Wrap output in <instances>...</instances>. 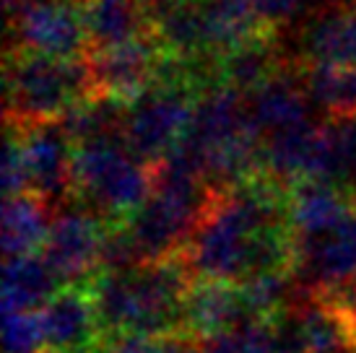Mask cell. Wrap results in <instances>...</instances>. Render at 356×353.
Here are the masks:
<instances>
[{
  "label": "cell",
  "instance_id": "6da1fadb",
  "mask_svg": "<svg viewBox=\"0 0 356 353\" xmlns=\"http://www.w3.org/2000/svg\"><path fill=\"white\" fill-rule=\"evenodd\" d=\"M289 190L273 176L257 174L216 192L182 255L190 273L198 281L227 284L273 270L294 273L297 239L289 224Z\"/></svg>",
  "mask_w": 356,
  "mask_h": 353
},
{
  "label": "cell",
  "instance_id": "7a4b0ae2",
  "mask_svg": "<svg viewBox=\"0 0 356 353\" xmlns=\"http://www.w3.org/2000/svg\"><path fill=\"white\" fill-rule=\"evenodd\" d=\"M190 286L193 273L179 255L128 270H104L89 288L107 338L128 333L159 338L182 330Z\"/></svg>",
  "mask_w": 356,
  "mask_h": 353
},
{
  "label": "cell",
  "instance_id": "3957f363",
  "mask_svg": "<svg viewBox=\"0 0 356 353\" xmlns=\"http://www.w3.org/2000/svg\"><path fill=\"white\" fill-rule=\"evenodd\" d=\"M94 94L89 60H60L34 52H8L6 107L8 122H58Z\"/></svg>",
  "mask_w": 356,
  "mask_h": 353
},
{
  "label": "cell",
  "instance_id": "277c9868",
  "mask_svg": "<svg viewBox=\"0 0 356 353\" xmlns=\"http://www.w3.org/2000/svg\"><path fill=\"white\" fill-rule=\"evenodd\" d=\"M154 192V167L128 148L125 138L76 146L73 197L107 224L125 221Z\"/></svg>",
  "mask_w": 356,
  "mask_h": 353
},
{
  "label": "cell",
  "instance_id": "5b68a950",
  "mask_svg": "<svg viewBox=\"0 0 356 353\" xmlns=\"http://www.w3.org/2000/svg\"><path fill=\"white\" fill-rule=\"evenodd\" d=\"M198 94L190 86L154 83L149 91L128 101L122 138L146 164H156L185 138Z\"/></svg>",
  "mask_w": 356,
  "mask_h": 353
},
{
  "label": "cell",
  "instance_id": "8992f818",
  "mask_svg": "<svg viewBox=\"0 0 356 353\" xmlns=\"http://www.w3.org/2000/svg\"><path fill=\"white\" fill-rule=\"evenodd\" d=\"M107 221L86 206H70L52 216L50 234L42 247L63 288L91 286L104 270V236Z\"/></svg>",
  "mask_w": 356,
  "mask_h": 353
},
{
  "label": "cell",
  "instance_id": "52a82bcc",
  "mask_svg": "<svg viewBox=\"0 0 356 353\" xmlns=\"http://www.w3.org/2000/svg\"><path fill=\"white\" fill-rule=\"evenodd\" d=\"M89 49L83 3L58 0L10 13L8 52H34L47 58L76 60Z\"/></svg>",
  "mask_w": 356,
  "mask_h": 353
},
{
  "label": "cell",
  "instance_id": "ba28073f",
  "mask_svg": "<svg viewBox=\"0 0 356 353\" xmlns=\"http://www.w3.org/2000/svg\"><path fill=\"white\" fill-rule=\"evenodd\" d=\"M263 174L286 187L312 179L336 185V154L327 125L307 120L302 125L263 138Z\"/></svg>",
  "mask_w": 356,
  "mask_h": 353
},
{
  "label": "cell",
  "instance_id": "9c48e42d",
  "mask_svg": "<svg viewBox=\"0 0 356 353\" xmlns=\"http://www.w3.org/2000/svg\"><path fill=\"white\" fill-rule=\"evenodd\" d=\"M294 273L309 294L325 299H341L356 291V206L333 231L299 239Z\"/></svg>",
  "mask_w": 356,
  "mask_h": 353
},
{
  "label": "cell",
  "instance_id": "30bf717a",
  "mask_svg": "<svg viewBox=\"0 0 356 353\" xmlns=\"http://www.w3.org/2000/svg\"><path fill=\"white\" fill-rule=\"evenodd\" d=\"M10 125H16V122H10ZM16 128H19L21 138L29 192L40 195L50 206L73 195L76 143L60 125V120L58 122H40V125H16Z\"/></svg>",
  "mask_w": 356,
  "mask_h": 353
},
{
  "label": "cell",
  "instance_id": "8fae6325",
  "mask_svg": "<svg viewBox=\"0 0 356 353\" xmlns=\"http://www.w3.org/2000/svg\"><path fill=\"white\" fill-rule=\"evenodd\" d=\"M167 49L161 47L156 34L120 44V47L89 52L86 60H89L94 94L133 101L156 83L159 65Z\"/></svg>",
  "mask_w": 356,
  "mask_h": 353
},
{
  "label": "cell",
  "instance_id": "7c38bea8",
  "mask_svg": "<svg viewBox=\"0 0 356 353\" xmlns=\"http://www.w3.org/2000/svg\"><path fill=\"white\" fill-rule=\"evenodd\" d=\"M37 314L50 353H97L104 343L89 286L60 288Z\"/></svg>",
  "mask_w": 356,
  "mask_h": 353
},
{
  "label": "cell",
  "instance_id": "4fadbf2b",
  "mask_svg": "<svg viewBox=\"0 0 356 353\" xmlns=\"http://www.w3.org/2000/svg\"><path fill=\"white\" fill-rule=\"evenodd\" d=\"M257 320L242 286L227 281H195L190 286L182 312V330L195 338L227 333Z\"/></svg>",
  "mask_w": 356,
  "mask_h": 353
},
{
  "label": "cell",
  "instance_id": "5bb4252c",
  "mask_svg": "<svg viewBox=\"0 0 356 353\" xmlns=\"http://www.w3.org/2000/svg\"><path fill=\"white\" fill-rule=\"evenodd\" d=\"M297 55L309 68L315 65H356V10L327 3L297 34Z\"/></svg>",
  "mask_w": 356,
  "mask_h": 353
},
{
  "label": "cell",
  "instance_id": "9a60e30c",
  "mask_svg": "<svg viewBox=\"0 0 356 353\" xmlns=\"http://www.w3.org/2000/svg\"><path fill=\"white\" fill-rule=\"evenodd\" d=\"M245 101H248L250 120L260 138H268L312 120V107H315L302 83V76L294 79L289 68L266 81L263 86H257L255 91L245 94Z\"/></svg>",
  "mask_w": 356,
  "mask_h": 353
},
{
  "label": "cell",
  "instance_id": "2e32d148",
  "mask_svg": "<svg viewBox=\"0 0 356 353\" xmlns=\"http://www.w3.org/2000/svg\"><path fill=\"white\" fill-rule=\"evenodd\" d=\"M354 206V197L330 182H299L289 190V224L294 239H315L333 231Z\"/></svg>",
  "mask_w": 356,
  "mask_h": 353
},
{
  "label": "cell",
  "instance_id": "e0dca14e",
  "mask_svg": "<svg viewBox=\"0 0 356 353\" xmlns=\"http://www.w3.org/2000/svg\"><path fill=\"white\" fill-rule=\"evenodd\" d=\"M89 49H109L154 34V19L138 0H89L83 3Z\"/></svg>",
  "mask_w": 356,
  "mask_h": 353
},
{
  "label": "cell",
  "instance_id": "ac0fdd59",
  "mask_svg": "<svg viewBox=\"0 0 356 353\" xmlns=\"http://www.w3.org/2000/svg\"><path fill=\"white\" fill-rule=\"evenodd\" d=\"M286 68L284 55L278 49L273 31L263 29L245 44L234 47L232 52L221 55L218 70H221V86H229L239 94H250L266 81L278 76Z\"/></svg>",
  "mask_w": 356,
  "mask_h": 353
},
{
  "label": "cell",
  "instance_id": "d6986e66",
  "mask_svg": "<svg viewBox=\"0 0 356 353\" xmlns=\"http://www.w3.org/2000/svg\"><path fill=\"white\" fill-rule=\"evenodd\" d=\"M50 203L34 192L6 197L3 206V255L6 260L24 255H37L52 226Z\"/></svg>",
  "mask_w": 356,
  "mask_h": 353
},
{
  "label": "cell",
  "instance_id": "ffe728a7",
  "mask_svg": "<svg viewBox=\"0 0 356 353\" xmlns=\"http://www.w3.org/2000/svg\"><path fill=\"white\" fill-rule=\"evenodd\" d=\"M60 288V278L40 252L6 260L3 312H40Z\"/></svg>",
  "mask_w": 356,
  "mask_h": 353
},
{
  "label": "cell",
  "instance_id": "44dd1931",
  "mask_svg": "<svg viewBox=\"0 0 356 353\" xmlns=\"http://www.w3.org/2000/svg\"><path fill=\"white\" fill-rule=\"evenodd\" d=\"M200 16L211 55H227L263 31L255 0H200Z\"/></svg>",
  "mask_w": 356,
  "mask_h": 353
},
{
  "label": "cell",
  "instance_id": "7402d4cb",
  "mask_svg": "<svg viewBox=\"0 0 356 353\" xmlns=\"http://www.w3.org/2000/svg\"><path fill=\"white\" fill-rule=\"evenodd\" d=\"M125 109H128V101H122V99L91 94L86 101L70 109L68 115L60 120V125L65 128L76 146L104 140V138H120L122 125H125Z\"/></svg>",
  "mask_w": 356,
  "mask_h": 353
},
{
  "label": "cell",
  "instance_id": "603a6c76",
  "mask_svg": "<svg viewBox=\"0 0 356 353\" xmlns=\"http://www.w3.org/2000/svg\"><path fill=\"white\" fill-rule=\"evenodd\" d=\"M312 104L333 115L356 112V65H315L302 73Z\"/></svg>",
  "mask_w": 356,
  "mask_h": 353
},
{
  "label": "cell",
  "instance_id": "cb8c5ba5",
  "mask_svg": "<svg viewBox=\"0 0 356 353\" xmlns=\"http://www.w3.org/2000/svg\"><path fill=\"white\" fill-rule=\"evenodd\" d=\"M327 136L336 154V185L356 200V112L333 115Z\"/></svg>",
  "mask_w": 356,
  "mask_h": 353
},
{
  "label": "cell",
  "instance_id": "d4e9b609",
  "mask_svg": "<svg viewBox=\"0 0 356 353\" xmlns=\"http://www.w3.org/2000/svg\"><path fill=\"white\" fill-rule=\"evenodd\" d=\"M3 348L6 353H50L37 312H3Z\"/></svg>",
  "mask_w": 356,
  "mask_h": 353
},
{
  "label": "cell",
  "instance_id": "484cf974",
  "mask_svg": "<svg viewBox=\"0 0 356 353\" xmlns=\"http://www.w3.org/2000/svg\"><path fill=\"white\" fill-rule=\"evenodd\" d=\"M323 0H255V13L260 26L268 31H276L278 26H286L294 19L312 16L320 10Z\"/></svg>",
  "mask_w": 356,
  "mask_h": 353
},
{
  "label": "cell",
  "instance_id": "4316f807",
  "mask_svg": "<svg viewBox=\"0 0 356 353\" xmlns=\"http://www.w3.org/2000/svg\"><path fill=\"white\" fill-rule=\"evenodd\" d=\"M3 192H6V197L29 192L24 154H21L19 128L10 125V122H8V138H6V154H3Z\"/></svg>",
  "mask_w": 356,
  "mask_h": 353
},
{
  "label": "cell",
  "instance_id": "83f0119b",
  "mask_svg": "<svg viewBox=\"0 0 356 353\" xmlns=\"http://www.w3.org/2000/svg\"><path fill=\"white\" fill-rule=\"evenodd\" d=\"M154 351V338L146 335H112L104 338V343L97 353H151Z\"/></svg>",
  "mask_w": 356,
  "mask_h": 353
},
{
  "label": "cell",
  "instance_id": "f1b7e54d",
  "mask_svg": "<svg viewBox=\"0 0 356 353\" xmlns=\"http://www.w3.org/2000/svg\"><path fill=\"white\" fill-rule=\"evenodd\" d=\"M8 3V13H19V10L34 8V6H47V3H58V0H6Z\"/></svg>",
  "mask_w": 356,
  "mask_h": 353
},
{
  "label": "cell",
  "instance_id": "f546056e",
  "mask_svg": "<svg viewBox=\"0 0 356 353\" xmlns=\"http://www.w3.org/2000/svg\"><path fill=\"white\" fill-rule=\"evenodd\" d=\"M140 6H143V8L149 10L151 16H154V13H156V10H161L164 8V6H169V3H172V0H138Z\"/></svg>",
  "mask_w": 356,
  "mask_h": 353
},
{
  "label": "cell",
  "instance_id": "4dcf8cb0",
  "mask_svg": "<svg viewBox=\"0 0 356 353\" xmlns=\"http://www.w3.org/2000/svg\"><path fill=\"white\" fill-rule=\"evenodd\" d=\"M336 3L346 6V8H351V10H356V0H336Z\"/></svg>",
  "mask_w": 356,
  "mask_h": 353
},
{
  "label": "cell",
  "instance_id": "1f68e13d",
  "mask_svg": "<svg viewBox=\"0 0 356 353\" xmlns=\"http://www.w3.org/2000/svg\"><path fill=\"white\" fill-rule=\"evenodd\" d=\"M83 3H89V0H83Z\"/></svg>",
  "mask_w": 356,
  "mask_h": 353
}]
</instances>
